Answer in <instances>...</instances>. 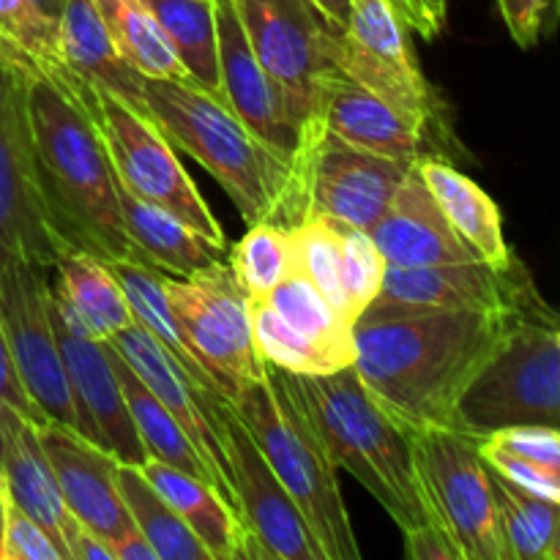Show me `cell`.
Returning <instances> with one entry per match:
<instances>
[{
    "label": "cell",
    "mask_w": 560,
    "mask_h": 560,
    "mask_svg": "<svg viewBox=\"0 0 560 560\" xmlns=\"http://www.w3.org/2000/svg\"><path fill=\"white\" fill-rule=\"evenodd\" d=\"M58 27L60 52H63V63L69 66L71 74L80 77L85 85L102 88V91L124 98L131 107L148 109L145 96H142L145 77L120 58L93 0H69Z\"/></svg>",
    "instance_id": "484cf974"
},
{
    "label": "cell",
    "mask_w": 560,
    "mask_h": 560,
    "mask_svg": "<svg viewBox=\"0 0 560 560\" xmlns=\"http://www.w3.org/2000/svg\"><path fill=\"white\" fill-rule=\"evenodd\" d=\"M249 315L257 355L277 370L293 375H331L345 366H353V355L295 331L266 299H249Z\"/></svg>",
    "instance_id": "8d00e7d4"
},
{
    "label": "cell",
    "mask_w": 560,
    "mask_h": 560,
    "mask_svg": "<svg viewBox=\"0 0 560 560\" xmlns=\"http://www.w3.org/2000/svg\"><path fill=\"white\" fill-rule=\"evenodd\" d=\"M282 375L337 470H348L402 534L441 525L421 481L413 430L377 405L353 366L331 375Z\"/></svg>",
    "instance_id": "277c9868"
},
{
    "label": "cell",
    "mask_w": 560,
    "mask_h": 560,
    "mask_svg": "<svg viewBox=\"0 0 560 560\" xmlns=\"http://www.w3.org/2000/svg\"><path fill=\"white\" fill-rule=\"evenodd\" d=\"M52 323L71 394H74L77 413H80V432L96 446L107 448L118 463L145 465V446L137 435L124 388L115 377L104 342L91 337L85 326L55 299V293Z\"/></svg>",
    "instance_id": "e0dca14e"
},
{
    "label": "cell",
    "mask_w": 560,
    "mask_h": 560,
    "mask_svg": "<svg viewBox=\"0 0 560 560\" xmlns=\"http://www.w3.org/2000/svg\"><path fill=\"white\" fill-rule=\"evenodd\" d=\"M115 481L131 520L159 560H211V552L175 512L173 503L148 481L142 465L118 463Z\"/></svg>",
    "instance_id": "836d02e7"
},
{
    "label": "cell",
    "mask_w": 560,
    "mask_h": 560,
    "mask_svg": "<svg viewBox=\"0 0 560 560\" xmlns=\"http://www.w3.org/2000/svg\"><path fill=\"white\" fill-rule=\"evenodd\" d=\"M0 323L16 375L38 413L80 432V413L55 334L47 268L27 260L0 262Z\"/></svg>",
    "instance_id": "5bb4252c"
},
{
    "label": "cell",
    "mask_w": 560,
    "mask_h": 560,
    "mask_svg": "<svg viewBox=\"0 0 560 560\" xmlns=\"http://www.w3.org/2000/svg\"><path fill=\"white\" fill-rule=\"evenodd\" d=\"M142 474L195 530L197 539L211 552V560H257L244 523L217 487L159 459H145Z\"/></svg>",
    "instance_id": "cb8c5ba5"
},
{
    "label": "cell",
    "mask_w": 560,
    "mask_h": 560,
    "mask_svg": "<svg viewBox=\"0 0 560 560\" xmlns=\"http://www.w3.org/2000/svg\"><path fill=\"white\" fill-rule=\"evenodd\" d=\"M419 173L427 189L435 197L438 208L443 211L454 233L476 252L485 262L498 268L514 266L517 257L512 255L503 235L501 208L476 180L459 173L448 159L427 156L419 162Z\"/></svg>",
    "instance_id": "d4e9b609"
},
{
    "label": "cell",
    "mask_w": 560,
    "mask_h": 560,
    "mask_svg": "<svg viewBox=\"0 0 560 560\" xmlns=\"http://www.w3.org/2000/svg\"><path fill=\"white\" fill-rule=\"evenodd\" d=\"M27 107L44 202L66 249L104 262H148L126 233L118 178L85 104L74 93L31 77Z\"/></svg>",
    "instance_id": "7a4b0ae2"
},
{
    "label": "cell",
    "mask_w": 560,
    "mask_h": 560,
    "mask_svg": "<svg viewBox=\"0 0 560 560\" xmlns=\"http://www.w3.org/2000/svg\"><path fill=\"white\" fill-rule=\"evenodd\" d=\"M228 262L249 299H266L299 268L293 228L273 222L249 224L244 238L230 249Z\"/></svg>",
    "instance_id": "74e56055"
},
{
    "label": "cell",
    "mask_w": 560,
    "mask_h": 560,
    "mask_svg": "<svg viewBox=\"0 0 560 560\" xmlns=\"http://www.w3.org/2000/svg\"><path fill=\"white\" fill-rule=\"evenodd\" d=\"M230 402L310 523L326 560H359L361 550L339 490L337 465L295 402L282 370L266 364V377L244 383Z\"/></svg>",
    "instance_id": "5b68a950"
},
{
    "label": "cell",
    "mask_w": 560,
    "mask_h": 560,
    "mask_svg": "<svg viewBox=\"0 0 560 560\" xmlns=\"http://www.w3.org/2000/svg\"><path fill=\"white\" fill-rule=\"evenodd\" d=\"M560 25V0H545V16H541V36L556 33Z\"/></svg>",
    "instance_id": "816d5d0a"
},
{
    "label": "cell",
    "mask_w": 560,
    "mask_h": 560,
    "mask_svg": "<svg viewBox=\"0 0 560 560\" xmlns=\"http://www.w3.org/2000/svg\"><path fill=\"white\" fill-rule=\"evenodd\" d=\"M421 9V20H424V38H435L446 25L448 0H416Z\"/></svg>",
    "instance_id": "c3c4849f"
},
{
    "label": "cell",
    "mask_w": 560,
    "mask_h": 560,
    "mask_svg": "<svg viewBox=\"0 0 560 560\" xmlns=\"http://www.w3.org/2000/svg\"><path fill=\"white\" fill-rule=\"evenodd\" d=\"M219 22V96L233 113L279 153L293 159L301 145L299 118L282 88L252 49L233 0H217Z\"/></svg>",
    "instance_id": "ac0fdd59"
},
{
    "label": "cell",
    "mask_w": 560,
    "mask_h": 560,
    "mask_svg": "<svg viewBox=\"0 0 560 560\" xmlns=\"http://www.w3.org/2000/svg\"><path fill=\"white\" fill-rule=\"evenodd\" d=\"M295 235V260L299 271L310 277L323 293V299L339 312L348 323H353L345 293V249H342V228L337 219L315 217L304 224L293 228Z\"/></svg>",
    "instance_id": "ab89813d"
},
{
    "label": "cell",
    "mask_w": 560,
    "mask_h": 560,
    "mask_svg": "<svg viewBox=\"0 0 560 560\" xmlns=\"http://www.w3.org/2000/svg\"><path fill=\"white\" fill-rule=\"evenodd\" d=\"M148 109L175 148L191 153L228 191L246 224L306 222V184L299 159L262 142L219 93L191 80H142Z\"/></svg>",
    "instance_id": "3957f363"
},
{
    "label": "cell",
    "mask_w": 560,
    "mask_h": 560,
    "mask_svg": "<svg viewBox=\"0 0 560 560\" xmlns=\"http://www.w3.org/2000/svg\"><path fill=\"white\" fill-rule=\"evenodd\" d=\"M164 293L222 397L233 399L244 383L266 377V361L257 355L252 334L249 293L228 260L191 277H164Z\"/></svg>",
    "instance_id": "7c38bea8"
},
{
    "label": "cell",
    "mask_w": 560,
    "mask_h": 560,
    "mask_svg": "<svg viewBox=\"0 0 560 560\" xmlns=\"http://www.w3.org/2000/svg\"><path fill=\"white\" fill-rule=\"evenodd\" d=\"M312 3H315L317 9L334 22V25L345 31V25H348V14H350V0H312Z\"/></svg>",
    "instance_id": "681fc988"
},
{
    "label": "cell",
    "mask_w": 560,
    "mask_h": 560,
    "mask_svg": "<svg viewBox=\"0 0 560 560\" xmlns=\"http://www.w3.org/2000/svg\"><path fill=\"white\" fill-rule=\"evenodd\" d=\"M200 402L211 424L222 432L238 517L255 545L257 560H326L310 523L266 463L233 402L206 388H200Z\"/></svg>",
    "instance_id": "4fadbf2b"
},
{
    "label": "cell",
    "mask_w": 560,
    "mask_h": 560,
    "mask_svg": "<svg viewBox=\"0 0 560 560\" xmlns=\"http://www.w3.org/2000/svg\"><path fill=\"white\" fill-rule=\"evenodd\" d=\"M317 118L323 120L328 135L377 156L419 162L427 156L446 159L452 153L448 142L345 77L342 71H337L323 88Z\"/></svg>",
    "instance_id": "ffe728a7"
},
{
    "label": "cell",
    "mask_w": 560,
    "mask_h": 560,
    "mask_svg": "<svg viewBox=\"0 0 560 560\" xmlns=\"http://www.w3.org/2000/svg\"><path fill=\"white\" fill-rule=\"evenodd\" d=\"M528 268L520 260L498 268L485 260L446 262V266H386L377 299L361 317L410 315L441 310H520L539 299Z\"/></svg>",
    "instance_id": "2e32d148"
},
{
    "label": "cell",
    "mask_w": 560,
    "mask_h": 560,
    "mask_svg": "<svg viewBox=\"0 0 560 560\" xmlns=\"http://www.w3.org/2000/svg\"><path fill=\"white\" fill-rule=\"evenodd\" d=\"M5 512H9V490H5L3 468H0V560H3V528H5Z\"/></svg>",
    "instance_id": "db71d44e"
},
{
    "label": "cell",
    "mask_w": 560,
    "mask_h": 560,
    "mask_svg": "<svg viewBox=\"0 0 560 560\" xmlns=\"http://www.w3.org/2000/svg\"><path fill=\"white\" fill-rule=\"evenodd\" d=\"M268 304L295 328V331L306 334L315 342L328 345L334 350L353 355L355 361V345H353V323L345 320L326 299L320 290L310 282V277L295 268L284 282H279L271 293L266 295Z\"/></svg>",
    "instance_id": "f35d334b"
},
{
    "label": "cell",
    "mask_w": 560,
    "mask_h": 560,
    "mask_svg": "<svg viewBox=\"0 0 560 560\" xmlns=\"http://www.w3.org/2000/svg\"><path fill=\"white\" fill-rule=\"evenodd\" d=\"M560 317L545 299L517 317L503 348L457 405V430L481 438L512 427L560 432Z\"/></svg>",
    "instance_id": "8992f818"
},
{
    "label": "cell",
    "mask_w": 560,
    "mask_h": 560,
    "mask_svg": "<svg viewBox=\"0 0 560 560\" xmlns=\"http://www.w3.org/2000/svg\"><path fill=\"white\" fill-rule=\"evenodd\" d=\"M530 304L503 312L441 310L359 317L353 323V370L377 405L410 430H457L459 399Z\"/></svg>",
    "instance_id": "6da1fadb"
},
{
    "label": "cell",
    "mask_w": 560,
    "mask_h": 560,
    "mask_svg": "<svg viewBox=\"0 0 560 560\" xmlns=\"http://www.w3.org/2000/svg\"><path fill=\"white\" fill-rule=\"evenodd\" d=\"M419 162L402 180L381 222L370 230L381 255L386 257L388 266L405 268L481 260L446 222L435 197L421 178Z\"/></svg>",
    "instance_id": "7402d4cb"
},
{
    "label": "cell",
    "mask_w": 560,
    "mask_h": 560,
    "mask_svg": "<svg viewBox=\"0 0 560 560\" xmlns=\"http://www.w3.org/2000/svg\"><path fill=\"white\" fill-rule=\"evenodd\" d=\"M113 556L115 560H159L137 525L126 530L118 541H113Z\"/></svg>",
    "instance_id": "7dc6e473"
},
{
    "label": "cell",
    "mask_w": 560,
    "mask_h": 560,
    "mask_svg": "<svg viewBox=\"0 0 560 560\" xmlns=\"http://www.w3.org/2000/svg\"><path fill=\"white\" fill-rule=\"evenodd\" d=\"M0 58L80 98L82 80L63 63L58 22L44 16L33 0H0Z\"/></svg>",
    "instance_id": "4dcf8cb0"
},
{
    "label": "cell",
    "mask_w": 560,
    "mask_h": 560,
    "mask_svg": "<svg viewBox=\"0 0 560 560\" xmlns=\"http://www.w3.org/2000/svg\"><path fill=\"white\" fill-rule=\"evenodd\" d=\"M487 465L514 485L560 503V432L547 427H512L479 438Z\"/></svg>",
    "instance_id": "d6a6232c"
},
{
    "label": "cell",
    "mask_w": 560,
    "mask_h": 560,
    "mask_svg": "<svg viewBox=\"0 0 560 560\" xmlns=\"http://www.w3.org/2000/svg\"><path fill=\"white\" fill-rule=\"evenodd\" d=\"M167 31L191 82L219 93L217 0H145Z\"/></svg>",
    "instance_id": "e575fe53"
},
{
    "label": "cell",
    "mask_w": 560,
    "mask_h": 560,
    "mask_svg": "<svg viewBox=\"0 0 560 560\" xmlns=\"http://www.w3.org/2000/svg\"><path fill=\"white\" fill-rule=\"evenodd\" d=\"M495 492L498 525H501L506 560H545L560 520V503L547 501L525 487L514 485L492 465H487Z\"/></svg>",
    "instance_id": "d590c367"
},
{
    "label": "cell",
    "mask_w": 560,
    "mask_h": 560,
    "mask_svg": "<svg viewBox=\"0 0 560 560\" xmlns=\"http://www.w3.org/2000/svg\"><path fill=\"white\" fill-rule=\"evenodd\" d=\"M405 556L410 560H463L446 528L435 523L405 530Z\"/></svg>",
    "instance_id": "f6af8a7d"
},
{
    "label": "cell",
    "mask_w": 560,
    "mask_h": 560,
    "mask_svg": "<svg viewBox=\"0 0 560 560\" xmlns=\"http://www.w3.org/2000/svg\"><path fill=\"white\" fill-rule=\"evenodd\" d=\"M109 268H113L115 279H118L120 288H124L137 323L145 326L148 331L156 337V342L178 361L180 370L186 372V377H189L197 388L222 394V388L213 381L211 372L206 370L200 355L195 353L189 337H186L184 328H180V320L175 317L173 306H170L167 293H164V277H167V273L148 266V262L135 260H113Z\"/></svg>",
    "instance_id": "f1b7e54d"
},
{
    "label": "cell",
    "mask_w": 560,
    "mask_h": 560,
    "mask_svg": "<svg viewBox=\"0 0 560 560\" xmlns=\"http://www.w3.org/2000/svg\"><path fill=\"white\" fill-rule=\"evenodd\" d=\"M339 228H342L345 249V293H348L350 317L355 323L361 317V312L381 293L388 262L381 255V249H377L370 233L342 222H339Z\"/></svg>",
    "instance_id": "60d3db41"
},
{
    "label": "cell",
    "mask_w": 560,
    "mask_h": 560,
    "mask_svg": "<svg viewBox=\"0 0 560 560\" xmlns=\"http://www.w3.org/2000/svg\"><path fill=\"white\" fill-rule=\"evenodd\" d=\"M306 180V219L328 217L370 233L397 197L416 162L377 156L328 135L323 120L306 126L295 151Z\"/></svg>",
    "instance_id": "9a60e30c"
},
{
    "label": "cell",
    "mask_w": 560,
    "mask_h": 560,
    "mask_svg": "<svg viewBox=\"0 0 560 560\" xmlns=\"http://www.w3.org/2000/svg\"><path fill=\"white\" fill-rule=\"evenodd\" d=\"M120 58L153 80H191L145 0H93Z\"/></svg>",
    "instance_id": "1f68e13d"
},
{
    "label": "cell",
    "mask_w": 560,
    "mask_h": 560,
    "mask_svg": "<svg viewBox=\"0 0 560 560\" xmlns=\"http://www.w3.org/2000/svg\"><path fill=\"white\" fill-rule=\"evenodd\" d=\"M394 5L399 9L402 20L408 22L410 31H416L421 36V14H419V9H416V0H394Z\"/></svg>",
    "instance_id": "f907efd6"
},
{
    "label": "cell",
    "mask_w": 560,
    "mask_h": 560,
    "mask_svg": "<svg viewBox=\"0 0 560 560\" xmlns=\"http://www.w3.org/2000/svg\"><path fill=\"white\" fill-rule=\"evenodd\" d=\"M416 459L435 520L463 560H506L479 438L452 427L413 430Z\"/></svg>",
    "instance_id": "8fae6325"
},
{
    "label": "cell",
    "mask_w": 560,
    "mask_h": 560,
    "mask_svg": "<svg viewBox=\"0 0 560 560\" xmlns=\"http://www.w3.org/2000/svg\"><path fill=\"white\" fill-rule=\"evenodd\" d=\"M104 348H107L109 361H113L115 377H118L120 388H124L131 421H135L137 435H140L142 446H145L148 459H159V463L164 465H173V468L184 470V474L197 476V479H206L208 485H213L219 490L217 476H213L211 468L202 463L195 443H191V438L186 435L184 427L178 424V419H175L162 402H159L156 394H153L140 377H137V372L126 364V359L113 348V345L104 342Z\"/></svg>",
    "instance_id": "f546056e"
},
{
    "label": "cell",
    "mask_w": 560,
    "mask_h": 560,
    "mask_svg": "<svg viewBox=\"0 0 560 560\" xmlns=\"http://www.w3.org/2000/svg\"><path fill=\"white\" fill-rule=\"evenodd\" d=\"M36 432L58 479L66 509L113 547V541L135 528L115 481L118 459L107 448L88 441L82 432L58 421H42L36 424Z\"/></svg>",
    "instance_id": "d6986e66"
},
{
    "label": "cell",
    "mask_w": 560,
    "mask_h": 560,
    "mask_svg": "<svg viewBox=\"0 0 560 560\" xmlns=\"http://www.w3.org/2000/svg\"><path fill=\"white\" fill-rule=\"evenodd\" d=\"M82 104L102 135L115 178L142 200L156 202L159 208L184 219L219 252L228 249L222 224L197 191L156 118L102 88H88Z\"/></svg>",
    "instance_id": "52a82bcc"
},
{
    "label": "cell",
    "mask_w": 560,
    "mask_h": 560,
    "mask_svg": "<svg viewBox=\"0 0 560 560\" xmlns=\"http://www.w3.org/2000/svg\"><path fill=\"white\" fill-rule=\"evenodd\" d=\"M5 410H16V413L27 416V419L36 421V424L47 421L42 413H38V408L33 405V399L27 397L25 386H22L20 375H16V366L14 361H11L9 342H5L3 323H0V419H3Z\"/></svg>",
    "instance_id": "ee69618b"
},
{
    "label": "cell",
    "mask_w": 560,
    "mask_h": 560,
    "mask_svg": "<svg viewBox=\"0 0 560 560\" xmlns=\"http://www.w3.org/2000/svg\"><path fill=\"white\" fill-rule=\"evenodd\" d=\"M558 339H560V331H558Z\"/></svg>",
    "instance_id": "6f0895ef"
},
{
    "label": "cell",
    "mask_w": 560,
    "mask_h": 560,
    "mask_svg": "<svg viewBox=\"0 0 560 560\" xmlns=\"http://www.w3.org/2000/svg\"><path fill=\"white\" fill-rule=\"evenodd\" d=\"M3 560H66V556L31 514L9 501L3 528Z\"/></svg>",
    "instance_id": "b9f144b4"
},
{
    "label": "cell",
    "mask_w": 560,
    "mask_h": 560,
    "mask_svg": "<svg viewBox=\"0 0 560 560\" xmlns=\"http://www.w3.org/2000/svg\"><path fill=\"white\" fill-rule=\"evenodd\" d=\"M394 0H350L348 25L339 36L337 69L408 115L427 131L457 145L452 126L443 118L446 104L427 82L413 44Z\"/></svg>",
    "instance_id": "ba28073f"
},
{
    "label": "cell",
    "mask_w": 560,
    "mask_h": 560,
    "mask_svg": "<svg viewBox=\"0 0 560 560\" xmlns=\"http://www.w3.org/2000/svg\"><path fill=\"white\" fill-rule=\"evenodd\" d=\"M0 468H3L9 501L31 514L69 560L63 534L74 514L66 509L60 495L58 479L38 441L36 421L16 410H5L0 419Z\"/></svg>",
    "instance_id": "603a6c76"
},
{
    "label": "cell",
    "mask_w": 560,
    "mask_h": 560,
    "mask_svg": "<svg viewBox=\"0 0 560 560\" xmlns=\"http://www.w3.org/2000/svg\"><path fill=\"white\" fill-rule=\"evenodd\" d=\"M58 273L52 293L91 337L107 342L137 320L124 288L109 262L85 252H66L52 268Z\"/></svg>",
    "instance_id": "83f0119b"
},
{
    "label": "cell",
    "mask_w": 560,
    "mask_h": 560,
    "mask_svg": "<svg viewBox=\"0 0 560 560\" xmlns=\"http://www.w3.org/2000/svg\"><path fill=\"white\" fill-rule=\"evenodd\" d=\"M120 211H124L126 233L137 249L145 255L148 266L159 268L167 277H191L202 268L213 266L222 252L208 244L195 228L164 211L156 202L142 200L118 180Z\"/></svg>",
    "instance_id": "4316f807"
},
{
    "label": "cell",
    "mask_w": 560,
    "mask_h": 560,
    "mask_svg": "<svg viewBox=\"0 0 560 560\" xmlns=\"http://www.w3.org/2000/svg\"><path fill=\"white\" fill-rule=\"evenodd\" d=\"M252 49L288 96L301 129L317 124L326 82L337 74L342 27L312 0H233Z\"/></svg>",
    "instance_id": "9c48e42d"
},
{
    "label": "cell",
    "mask_w": 560,
    "mask_h": 560,
    "mask_svg": "<svg viewBox=\"0 0 560 560\" xmlns=\"http://www.w3.org/2000/svg\"><path fill=\"white\" fill-rule=\"evenodd\" d=\"M33 3H36V9L42 11L44 16H49L52 22H60V16H63L66 3H69V0H33Z\"/></svg>",
    "instance_id": "f5cc1de1"
},
{
    "label": "cell",
    "mask_w": 560,
    "mask_h": 560,
    "mask_svg": "<svg viewBox=\"0 0 560 560\" xmlns=\"http://www.w3.org/2000/svg\"><path fill=\"white\" fill-rule=\"evenodd\" d=\"M27 88L31 74L0 58V262L27 260L49 271L69 249L44 202Z\"/></svg>",
    "instance_id": "30bf717a"
},
{
    "label": "cell",
    "mask_w": 560,
    "mask_h": 560,
    "mask_svg": "<svg viewBox=\"0 0 560 560\" xmlns=\"http://www.w3.org/2000/svg\"><path fill=\"white\" fill-rule=\"evenodd\" d=\"M63 545L66 552H69V560H115L113 547L102 536L93 534L88 525H82L77 517H71L69 528H66Z\"/></svg>",
    "instance_id": "bcb514c9"
},
{
    "label": "cell",
    "mask_w": 560,
    "mask_h": 560,
    "mask_svg": "<svg viewBox=\"0 0 560 560\" xmlns=\"http://www.w3.org/2000/svg\"><path fill=\"white\" fill-rule=\"evenodd\" d=\"M107 342L124 355L126 364L137 372V377L156 394L159 402L178 419V424L184 427V432L191 438V443H195L202 463H206L208 468H211V474L217 476L222 495L228 498L230 506L238 514L222 432H219L217 427L211 424V419H208L206 408H202L200 402V388L186 377V372L180 370L178 361L156 342V337L137 320L131 323L129 328L115 334L113 339H107Z\"/></svg>",
    "instance_id": "44dd1931"
},
{
    "label": "cell",
    "mask_w": 560,
    "mask_h": 560,
    "mask_svg": "<svg viewBox=\"0 0 560 560\" xmlns=\"http://www.w3.org/2000/svg\"><path fill=\"white\" fill-rule=\"evenodd\" d=\"M503 16L509 36L523 49L536 47L541 36V16H545V0H495Z\"/></svg>",
    "instance_id": "7bdbcfd3"
},
{
    "label": "cell",
    "mask_w": 560,
    "mask_h": 560,
    "mask_svg": "<svg viewBox=\"0 0 560 560\" xmlns=\"http://www.w3.org/2000/svg\"><path fill=\"white\" fill-rule=\"evenodd\" d=\"M545 560H560V520H558L556 534H552L550 547H547V558Z\"/></svg>",
    "instance_id": "11a10c76"
},
{
    "label": "cell",
    "mask_w": 560,
    "mask_h": 560,
    "mask_svg": "<svg viewBox=\"0 0 560 560\" xmlns=\"http://www.w3.org/2000/svg\"><path fill=\"white\" fill-rule=\"evenodd\" d=\"M416 9H419V3H416ZM419 14H421V9H419ZM421 36H424V20H421Z\"/></svg>",
    "instance_id": "9f6ffc18"
}]
</instances>
